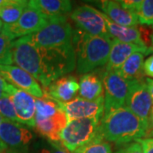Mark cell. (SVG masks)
Segmentation results:
<instances>
[{"label":"cell","instance_id":"cell-1","mask_svg":"<svg viewBox=\"0 0 153 153\" xmlns=\"http://www.w3.org/2000/svg\"><path fill=\"white\" fill-rule=\"evenodd\" d=\"M12 60L16 65L37 80L47 89L49 84L66 76L76 67L73 45L55 48H42L34 45L27 37L12 42Z\"/></svg>","mask_w":153,"mask_h":153},{"label":"cell","instance_id":"cell-2","mask_svg":"<svg viewBox=\"0 0 153 153\" xmlns=\"http://www.w3.org/2000/svg\"><path fill=\"white\" fill-rule=\"evenodd\" d=\"M99 133L107 142L127 145L147 135L148 123L123 106L103 114Z\"/></svg>","mask_w":153,"mask_h":153},{"label":"cell","instance_id":"cell-3","mask_svg":"<svg viewBox=\"0 0 153 153\" xmlns=\"http://www.w3.org/2000/svg\"><path fill=\"white\" fill-rule=\"evenodd\" d=\"M111 43V38L89 35L81 30L73 32L72 45L76 56V71L83 75L105 66Z\"/></svg>","mask_w":153,"mask_h":153},{"label":"cell","instance_id":"cell-4","mask_svg":"<svg viewBox=\"0 0 153 153\" xmlns=\"http://www.w3.org/2000/svg\"><path fill=\"white\" fill-rule=\"evenodd\" d=\"M100 123V120L94 118L69 121L60 133V145L69 152H74L98 136Z\"/></svg>","mask_w":153,"mask_h":153},{"label":"cell","instance_id":"cell-5","mask_svg":"<svg viewBox=\"0 0 153 153\" xmlns=\"http://www.w3.org/2000/svg\"><path fill=\"white\" fill-rule=\"evenodd\" d=\"M72 29L66 16L51 19L41 30L26 36L34 45L42 48H55L72 44Z\"/></svg>","mask_w":153,"mask_h":153},{"label":"cell","instance_id":"cell-6","mask_svg":"<svg viewBox=\"0 0 153 153\" xmlns=\"http://www.w3.org/2000/svg\"><path fill=\"white\" fill-rule=\"evenodd\" d=\"M33 139V132L22 123L5 119L0 123V140L4 153H28Z\"/></svg>","mask_w":153,"mask_h":153},{"label":"cell","instance_id":"cell-7","mask_svg":"<svg viewBox=\"0 0 153 153\" xmlns=\"http://www.w3.org/2000/svg\"><path fill=\"white\" fill-rule=\"evenodd\" d=\"M104 88V113L125 106L130 82L126 81L114 71L102 72Z\"/></svg>","mask_w":153,"mask_h":153},{"label":"cell","instance_id":"cell-8","mask_svg":"<svg viewBox=\"0 0 153 153\" xmlns=\"http://www.w3.org/2000/svg\"><path fill=\"white\" fill-rule=\"evenodd\" d=\"M49 21V18L27 4L19 20L16 23L4 25L3 33L14 41L37 33L44 27Z\"/></svg>","mask_w":153,"mask_h":153},{"label":"cell","instance_id":"cell-9","mask_svg":"<svg viewBox=\"0 0 153 153\" xmlns=\"http://www.w3.org/2000/svg\"><path fill=\"white\" fill-rule=\"evenodd\" d=\"M71 19L81 31L93 36L111 38L101 11L92 6H78L71 14Z\"/></svg>","mask_w":153,"mask_h":153},{"label":"cell","instance_id":"cell-10","mask_svg":"<svg viewBox=\"0 0 153 153\" xmlns=\"http://www.w3.org/2000/svg\"><path fill=\"white\" fill-rule=\"evenodd\" d=\"M0 75L8 83L31 94L35 99L43 98L44 88L27 71L14 65H0Z\"/></svg>","mask_w":153,"mask_h":153},{"label":"cell","instance_id":"cell-11","mask_svg":"<svg viewBox=\"0 0 153 153\" xmlns=\"http://www.w3.org/2000/svg\"><path fill=\"white\" fill-rule=\"evenodd\" d=\"M5 93L10 96L13 101L17 120L19 123L27 125L28 128L35 127L36 99L31 94L6 83Z\"/></svg>","mask_w":153,"mask_h":153},{"label":"cell","instance_id":"cell-12","mask_svg":"<svg viewBox=\"0 0 153 153\" xmlns=\"http://www.w3.org/2000/svg\"><path fill=\"white\" fill-rule=\"evenodd\" d=\"M152 105V99L148 91L146 82H130L126 99V107L137 117L148 123V117Z\"/></svg>","mask_w":153,"mask_h":153},{"label":"cell","instance_id":"cell-13","mask_svg":"<svg viewBox=\"0 0 153 153\" xmlns=\"http://www.w3.org/2000/svg\"><path fill=\"white\" fill-rule=\"evenodd\" d=\"M68 122L75 119L94 118L101 120L104 114V96L96 100H87L76 97L63 103Z\"/></svg>","mask_w":153,"mask_h":153},{"label":"cell","instance_id":"cell-14","mask_svg":"<svg viewBox=\"0 0 153 153\" xmlns=\"http://www.w3.org/2000/svg\"><path fill=\"white\" fill-rule=\"evenodd\" d=\"M136 52L142 53L144 55H148V48L141 47L134 44L123 43L118 40L112 39L109 59L106 66H105V70L118 71L127 59Z\"/></svg>","mask_w":153,"mask_h":153},{"label":"cell","instance_id":"cell-15","mask_svg":"<svg viewBox=\"0 0 153 153\" xmlns=\"http://www.w3.org/2000/svg\"><path fill=\"white\" fill-rule=\"evenodd\" d=\"M79 91V82L72 75H66L50 83L44 93L51 98L66 103L74 98Z\"/></svg>","mask_w":153,"mask_h":153},{"label":"cell","instance_id":"cell-16","mask_svg":"<svg viewBox=\"0 0 153 153\" xmlns=\"http://www.w3.org/2000/svg\"><path fill=\"white\" fill-rule=\"evenodd\" d=\"M67 123L68 119L63 110L51 117L35 121L34 129L49 142L58 143L60 141V133Z\"/></svg>","mask_w":153,"mask_h":153},{"label":"cell","instance_id":"cell-17","mask_svg":"<svg viewBox=\"0 0 153 153\" xmlns=\"http://www.w3.org/2000/svg\"><path fill=\"white\" fill-rule=\"evenodd\" d=\"M100 8L105 15L117 25L128 27H137L139 24L136 13L122 7L118 1H101Z\"/></svg>","mask_w":153,"mask_h":153},{"label":"cell","instance_id":"cell-18","mask_svg":"<svg viewBox=\"0 0 153 153\" xmlns=\"http://www.w3.org/2000/svg\"><path fill=\"white\" fill-rule=\"evenodd\" d=\"M101 13L105 22V25L107 27L108 33L112 39L118 40L123 43L134 44L141 47H147L145 42L143 41L140 32L138 28L128 27L117 25L112 22L109 17L106 16L103 12Z\"/></svg>","mask_w":153,"mask_h":153},{"label":"cell","instance_id":"cell-19","mask_svg":"<svg viewBox=\"0 0 153 153\" xmlns=\"http://www.w3.org/2000/svg\"><path fill=\"white\" fill-rule=\"evenodd\" d=\"M79 97L87 100H96L104 96L102 76L97 72L83 74L79 79Z\"/></svg>","mask_w":153,"mask_h":153},{"label":"cell","instance_id":"cell-20","mask_svg":"<svg viewBox=\"0 0 153 153\" xmlns=\"http://www.w3.org/2000/svg\"><path fill=\"white\" fill-rule=\"evenodd\" d=\"M28 4L49 20L65 16L71 11V2L69 0H31Z\"/></svg>","mask_w":153,"mask_h":153},{"label":"cell","instance_id":"cell-21","mask_svg":"<svg viewBox=\"0 0 153 153\" xmlns=\"http://www.w3.org/2000/svg\"><path fill=\"white\" fill-rule=\"evenodd\" d=\"M144 56L145 55L136 52L130 55L117 72L128 82L144 81Z\"/></svg>","mask_w":153,"mask_h":153},{"label":"cell","instance_id":"cell-22","mask_svg":"<svg viewBox=\"0 0 153 153\" xmlns=\"http://www.w3.org/2000/svg\"><path fill=\"white\" fill-rule=\"evenodd\" d=\"M26 0H4L0 6V21L4 25H10L19 20L27 6Z\"/></svg>","mask_w":153,"mask_h":153},{"label":"cell","instance_id":"cell-23","mask_svg":"<svg viewBox=\"0 0 153 153\" xmlns=\"http://www.w3.org/2000/svg\"><path fill=\"white\" fill-rule=\"evenodd\" d=\"M63 103L51 98L45 94L43 98L36 99V111H35V121L43 120L51 117L63 111Z\"/></svg>","mask_w":153,"mask_h":153},{"label":"cell","instance_id":"cell-24","mask_svg":"<svg viewBox=\"0 0 153 153\" xmlns=\"http://www.w3.org/2000/svg\"><path fill=\"white\" fill-rule=\"evenodd\" d=\"M72 153H111V146L105 140L99 133V135L93 140L81 147L77 148Z\"/></svg>","mask_w":153,"mask_h":153},{"label":"cell","instance_id":"cell-25","mask_svg":"<svg viewBox=\"0 0 153 153\" xmlns=\"http://www.w3.org/2000/svg\"><path fill=\"white\" fill-rule=\"evenodd\" d=\"M135 13L139 23L153 27V0H141Z\"/></svg>","mask_w":153,"mask_h":153},{"label":"cell","instance_id":"cell-26","mask_svg":"<svg viewBox=\"0 0 153 153\" xmlns=\"http://www.w3.org/2000/svg\"><path fill=\"white\" fill-rule=\"evenodd\" d=\"M12 42L4 33L0 34V65H13Z\"/></svg>","mask_w":153,"mask_h":153},{"label":"cell","instance_id":"cell-27","mask_svg":"<svg viewBox=\"0 0 153 153\" xmlns=\"http://www.w3.org/2000/svg\"><path fill=\"white\" fill-rule=\"evenodd\" d=\"M0 116L3 119L18 123L13 101L8 94H4L0 99Z\"/></svg>","mask_w":153,"mask_h":153},{"label":"cell","instance_id":"cell-28","mask_svg":"<svg viewBox=\"0 0 153 153\" xmlns=\"http://www.w3.org/2000/svg\"><path fill=\"white\" fill-rule=\"evenodd\" d=\"M38 153H71L60 144L55 142H49L43 145L38 150Z\"/></svg>","mask_w":153,"mask_h":153},{"label":"cell","instance_id":"cell-29","mask_svg":"<svg viewBox=\"0 0 153 153\" xmlns=\"http://www.w3.org/2000/svg\"><path fill=\"white\" fill-rule=\"evenodd\" d=\"M114 153H143V151L139 143L132 142L124 145Z\"/></svg>","mask_w":153,"mask_h":153},{"label":"cell","instance_id":"cell-30","mask_svg":"<svg viewBox=\"0 0 153 153\" xmlns=\"http://www.w3.org/2000/svg\"><path fill=\"white\" fill-rule=\"evenodd\" d=\"M136 142L141 146L143 153H153V138H143Z\"/></svg>","mask_w":153,"mask_h":153},{"label":"cell","instance_id":"cell-31","mask_svg":"<svg viewBox=\"0 0 153 153\" xmlns=\"http://www.w3.org/2000/svg\"><path fill=\"white\" fill-rule=\"evenodd\" d=\"M118 2L121 6L123 7L124 9L136 12L141 0H122V1H118Z\"/></svg>","mask_w":153,"mask_h":153},{"label":"cell","instance_id":"cell-32","mask_svg":"<svg viewBox=\"0 0 153 153\" xmlns=\"http://www.w3.org/2000/svg\"><path fill=\"white\" fill-rule=\"evenodd\" d=\"M143 69H144L145 76L153 78V55L149 56L147 59L144 61Z\"/></svg>","mask_w":153,"mask_h":153},{"label":"cell","instance_id":"cell-33","mask_svg":"<svg viewBox=\"0 0 153 153\" xmlns=\"http://www.w3.org/2000/svg\"><path fill=\"white\" fill-rule=\"evenodd\" d=\"M153 129V105L150 110V113L148 117V134Z\"/></svg>","mask_w":153,"mask_h":153},{"label":"cell","instance_id":"cell-34","mask_svg":"<svg viewBox=\"0 0 153 153\" xmlns=\"http://www.w3.org/2000/svg\"><path fill=\"white\" fill-rule=\"evenodd\" d=\"M145 82L146 83L148 91H149L150 95H151V97L153 101V79L152 78H146Z\"/></svg>","mask_w":153,"mask_h":153},{"label":"cell","instance_id":"cell-35","mask_svg":"<svg viewBox=\"0 0 153 153\" xmlns=\"http://www.w3.org/2000/svg\"><path fill=\"white\" fill-rule=\"evenodd\" d=\"M6 83H7V82L0 75V99L5 94Z\"/></svg>","mask_w":153,"mask_h":153},{"label":"cell","instance_id":"cell-36","mask_svg":"<svg viewBox=\"0 0 153 153\" xmlns=\"http://www.w3.org/2000/svg\"><path fill=\"white\" fill-rule=\"evenodd\" d=\"M3 120V117L0 116V123L2 122ZM0 153H4V146H3V143L1 141V140H0Z\"/></svg>","mask_w":153,"mask_h":153},{"label":"cell","instance_id":"cell-37","mask_svg":"<svg viewBox=\"0 0 153 153\" xmlns=\"http://www.w3.org/2000/svg\"><path fill=\"white\" fill-rule=\"evenodd\" d=\"M153 53V34L152 36V46L150 48H148V54Z\"/></svg>","mask_w":153,"mask_h":153},{"label":"cell","instance_id":"cell-38","mask_svg":"<svg viewBox=\"0 0 153 153\" xmlns=\"http://www.w3.org/2000/svg\"><path fill=\"white\" fill-rule=\"evenodd\" d=\"M4 23L0 21V34H1V33H3V31H4Z\"/></svg>","mask_w":153,"mask_h":153},{"label":"cell","instance_id":"cell-39","mask_svg":"<svg viewBox=\"0 0 153 153\" xmlns=\"http://www.w3.org/2000/svg\"><path fill=\"white\" fill-rule=\"evenodd\" d=\"M148 135L150 136V138H153V129L152 130V131L150 132L149 134H148Z\"/></svg>","mask_w":153,"mask_h":153},{"label":"cell","instance_id":"cell-40","mask_svg":"<svg viewBox=\"0 0 153 153\" xmlns=\"http://www.w3.org/2000/svg\"><path fill=\"white\" fill-rule=\"evenodd\" d=\"M4 0H0V6L2 5L3 4H4Z\"/></svg>","mask_w":153,"mask_h":153}]
</instances>
